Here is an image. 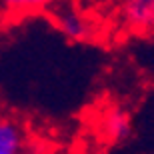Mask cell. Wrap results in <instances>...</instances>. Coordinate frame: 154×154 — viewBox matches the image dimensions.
<instances>
[{
  "label": "cell",
  "mask_w": 154,
  "mask_h": 154,
  "mask_svg": "<svg viewBox=\"0 0 154 154\" xmlns=\"http://www.w3.org/2000/svg\"><path fill=\"white\" fill-rule=\"evenodd\" d=\"M58 0H0V14L4 16H28L48 12Z\"/></svg>",
  "instance_id": "cell-5"
},
{
  "label": "cell",
  "mask_w": 154,
  "mask_h": 154,
  "mask_svg": "<svg viewBox=\"0 0 154 154\" xmlns=\"http://www.w3.org/2000/svg\"><path fill=\"white\" fill-rule=\"evenodd\" d=\"M120 22L136 36L154 34V0H120Z\"/></svg>",
  "instance_id": "cell-2"
},
{
  "label": "cell",
  "mask_w": 154,
  "mask_h": 154,
  "mask_svg": "<svg viewBox=\"0 0 154 154\" xmlns=\"http://www.w3.org/2000/svg\"><path fill=\"white\" fill-rule=\"evenodd\" d=\"M22 154H56L50 146H46V144H40V142H30L26 148H24Z\"/></svg>",
  "instance_id": "cell-6"
},
{
  "label": "cell",
  "mask_w": 154,
  "mask_h": 154,
  "mask_svg": "<svg viewBox=\"0 0 154 154\" xmlns=\"http://www.w3.org/2000/svg\"><path fill=\"white\" fill-rule=\"evenodd\" d=\"M46 14L50 16L52 24L60 30V34H64L68 40L84 42L94 36L92 20L80 10L78 4L70 2V0H58Z\"/></svg>",
  "instance_id": "cell-1"
},
{
  "label": "cell",
  "mask_w": 154,
  "mask_h": 154,
  "mask_svg": "<svg viewBox=\"0 0 154 154\" xmlns=\"http://www.w3.org/2000/svg\"><path fill=\"white\" fill-rule=\"evenodd\" d=\"M30 144L28 128L14 114H0V154H22Z\"/></svg>",
  "instance_id": "cell-3"
},
{
  "label": "cell",
  "mask_w": 154,
  "mask_h": 154,
  "mask_svg": "<svg viewBox=\"0 0 154 154\" xmlns=\"http://www.w3.org/2000/svg\"><path fill=\"white\" fill-rule=\"evenodd\" d=\"M100 130L110 142H124L132 134V118L122 106H112L102 114Z\"/></svg>",
  "instance_id": "cell-4"
}]
</instances>
